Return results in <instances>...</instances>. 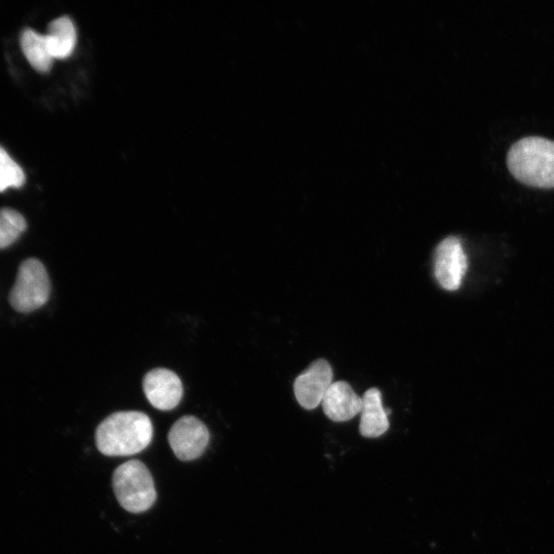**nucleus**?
Returning <instances> with one entry per match:
<instances>
[{"mask_svg": "<svg viewBox=\"0 0 554 554\" xmlns=\"http://www.w3.org/2000/svg\"><path fill=\"white\" fill-rule=\"evenodd\" d=\"M322 405L330 420L346 422L361 414L363 398H360L347 382L338 381L330 386Z\"/></svg>", "mask_w": 554, "mask_h": 554, "instance_id": "1a4fd4ad", "label": "nucleus"}, {"mask_svg": "<svg viewBox=\"0 0 554 554\" xmlns=\"http://www.w3.org/2000/svg\"><path fill=\"white\" fill-rule=\"evenodd\" d=\"M27 227L25 218L13 209L0 210V249L13 245Z\"/></svg>", "mask_w": 554, "mask_h": 554, "instance_id": "ddd939ff", "label": "nucleus"}, {"mask_svg": "<svg viewBox=\"0 0 554 554\" xmlns=\"http://www.w3.org/2000/svg\"><path fill=\"white\" fill-rule=\"evenodd\" d=\"M152 438L150 418L136 411L114 413L104 419L96 430L97 448L109 457L136 455L151 444Z\"/></svg>", "mask_w": 554, "mask_h": 554, "instance_id": "f257e3e1", "label": "nucleus"}, {"mask_svg": "<svg viewBox=\"0 0 554 554\" xmlns=\"http://www.w3.org/2000/svg\"><path fill=\"white\" fill-rule=\"evenodd\" d=\"M25 181L26 177L22 168L6 149L0 146V192L9 188H20Z\"/></svg>", "mask_w": 554, "mask_h": 554, "instance_id": "4468645a", "label": "nucleus"}, {"mask_svg": "<svg viewBox=\"0 0 554 554\" xmlns=\"http://www.w3.org/2000/svg\"><path fill=\"white\" fill-rule=\"evenodd\" d=\"M507 167L523 184L554 188V142L541 137L519 140L507 153Z\"/></svg>", "mask_w": 554, "mask_h": 554, "instance_id": "f03ea898", "label": "nucleus"}, {"mask_svg": "<svg viewBox=\"0 0 554 554\" xmlns=\"http://www.w3.org/2000/svg\"><path fill=\"white\" fill-rule=\"evenodd\" d=\"M50 295V277L43 263L36 259L23 262L10 294L12 306L19 312H32L44 306Z\"/></svg>", "mask_w": 554, "mask_h": 554, "instance_id": "20e7f679", "label": "nucleus"}, {"mask_svg": "<svg viewBox=\"0 0 554 554\" xmlns=\"http://www.w3.org/2000/svg\"><path fill=\"white\" fill-rule=\"evenodd\" d=\"M143 390L148 402L157 410L171 411L183 399L184 388L179 376L168 369H154L143 380Z\"/></svg>", "mask_w": 554, "mask_h": 554, "instance_id": "6e6552de", "label": "nucleus"}, {"mask_svg": "<svg viewBox=\"0 0 554 554\" xmlns=\"http://www.w3.org/2000/svg\"><path fill=\"white\" fill-rule=\"evenodd\" d=\"M168 439L179 460L193 461L206 452L210 443V431L199 418L184 416L174 423Z\"/></svg>", "mask_w": 554, "mask_h": 554, "instance_id": "39448f33", "label": "nucleus"}, {"mask_svg": "<svg viewBox=\"0 0 554 554\" xmlns=\"http://www.w3.org/2000/svg\"><path fill=\"white\" fill-rule=\"evenodd\" d=\"M22 51L31 64L39 72H48L54 62V58L48 46L46 34L26 28L21 35Z\"/></svg>", "mask_w": 554, "mask_h": 554, "instance_id": "f8f14e48", "label": "nucleus"}, {"mask_svg": "<svg viewBox=\"0 0 554 554\" xmlns=\"http://www.w3.org/2000/svg\"><path fill=\"white\" fill-rule=\"evenodd\" d=\"M334 373L326 360L313 362L294 383L295 397L302 408H318L333 384Z\"/></svg>", "mask_w": 554, "mask_h": 554, "instance_id": "0eeeda50", "label": "nucleus"}, {"mask_svg": "<svg viewBox=\"0 0 554 554\" xmlns=\"http://www.w3.org/2000/svg\"><path fill=\"white\" fill-rule=\"evenodd\" d=\"M467 269V258L458 237L449 236L435 250L434 275L447 291L460 288Z\"/></svg>", "mask_w": 554, "mask_h": 554, "instance_id": "423d86ee", "label": "nucleus"}, {"mask_svg": "<svg viewBox=\"0 0 554 554\" xmlns=\"http://www.w3.org/2000/svg\"><path fill=\"white\" fill-rule=\"evenodd\" d=\"M112 483L117 501L129 512L147 511L156 501L151 473L139 460H131L117 467Z\"/></svg>", "mask_w": 554, "mask_h": 554, "instance_id": "7ed1b4c3", "label": "nucleus"}, {"mask_svg": "<svg viewBox=\"0 0 554 554\" xmlns=\"http://www.w3.org/2000/svg\"><path fill=\"white\" fill-rule=\"evenodd\" d=\"M46 37L54 60L69 58L76 48L77 32L69 17H60L51 22Z\"/></svg>", "mask_w": 554, "mask_h": 554, "instance_id": "9b49d317", "label": "nucleus"}, {"mask_svg": "<svg viewBox=\"0 0 554 554\" xmlns=\"http://www.w3.org/2000/svg\"><path fill=\"white\" fill-rule=\"evenodd\" d=\"M360 432L366 439H377L389 429V410L382 403V393L378 388H370L363 397Z\"/></svg>", "mask_w": 554, "mask_h": 554, "instance_id": "9d476101", "label": "nucleus"}]
</instances>
